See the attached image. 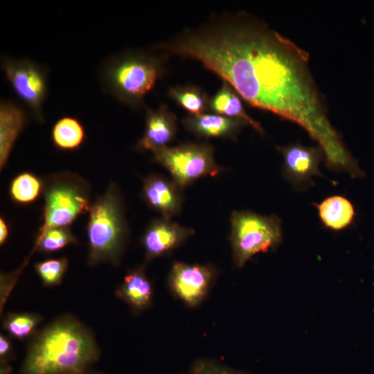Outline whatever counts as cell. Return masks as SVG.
Instances as JSON below:
<instances>
[{
	"instance_id": "3",
	"label": "cell",
	"mask_w": 374,
	"mask_h": 374,
	"mask_svg": "<svg viewBox=\"0 0 374 374\" xmlns=\"http://www.w3.org/2000/svg\"><path fill=\"white\" fill-rule=\"evenodd\" d=\"M87 226V264L119 263L127 241L128 229L118 186L111 183L91 204Z\"/></svg>"
},
{
	"instance_id": "11",
	"label": "cell",
	"mask_w": 374,
	"mask_h": 374,
	"mask_svg": "<svg viewBox=\"0 0 374 374\" xmlns=\"http://www.w3.org/2000/svg\"><path fill=\"white\" fill-rule=\"evenodd\" d=\"M194 233L193 229L165 218L155 219L148 226L142 238L146 260L169 253Z\"/></svg>"
},
{
	"instance_id": "28",
	"label": "cell",
	"mask_w": 374,
	"mask_h": 374,
	"mask_svg": "<svg viewBox=\"0 0 374 374\" xmlns=\"http://www.w3.org/2000/svg\"><path fill=\"white\" fill-rule=\"evenodd\" d=\"M0 374H12V371L8 363L0 362Z\"/></svg>"
},
{
	"instance_id": "8",
	"label": "cell",
	"mask_w": 374,
	"mask_h": 374,
	"mask_svg": "<svg viewBox=\"0 0 374 374\" xmlns=\"http://www.w3.org/2000/svg\"><path fill=\"white\" fill-rule=\"evenodd\" d=\"M2 66L15 92L28 105L35 118L42 123V105L47 90L44 70L28 60L3 58Z\"/></svg>"
},
{
	"instance_id": "26",
	"label": "cell",
	"mask_w": 374,
	"mask_h": 374,
	"mask_svg": "<svg viewBox=\"0 0 374 374\" xmlns=\"http://www.w3.org/2000/svg\"><path fill=\"white\" fill-rule=\"evenodd\" d=\"M15 353L12 344L8 337L0 335V362L9 363L14 359Z\"/></svg>"
},
{
	"instance_id": "29",
	"label": "cell",
	"mask_w": 374,
	"mask_h": 374,
	"mask_svg": "<svg viewBox=\"0 0 374 374\" xmlns=\"http://www.w3.org/2000/svg\"><path fill=\"white\" fill-rule=\"evenodd\" d=\"M69 374H104V373H102V372H100V371H93V370H91V369H87V370H85V371H79V372H76V373H69Z\"/></svg>"
},
{
	"instance_id": "18",
	"label": "cell",
	"mask_w": 374,
	"mask_h": 374,
	"mask_svg": "<svg viewBox=\"0 0 374 374\" xmlns=\"http://www.w3.org/2000/svg\"><path fill=\"white\" fill-rule=\"evenodd\" d=\"M240 97L229 83L224 82L220 90L210 98L209 109L215 114L242 120L258 132L263 133L260 123L245 112Z\"/></svg>"
},
{
	"instance_id": "15",
	"label": "cell",
	"mask_w": 374,
	"mask_h": 374,
	"mask_svg": "<svg viewBox=\"0 0 374 374\" xmlns=\"http://www.w3.org/2000/svg\"><path fill=\"white\" fill-rule=\"evenodd\" d=\"M116 295L135 314L141 312L151 305L153 287L145 274L144 266L132 269L125 275L116 290Z\"/></svg>"
},
{
	"instance_id": "23",
	"label": "cell",
	"mask_w": 374,
	"mask_h": 374,
	"mask_svg": "<svg viewBox=\"0 0 374 374\" xmlns=\"http://www.w3.org/2000/svg\"><path fill=\"white\" fill-rule=\"evenodd\" d=\"M77 242L78 240L69 227H57L38 235L35 247L39 252L49 253Z\"/></svg>"
},
{
	"instance_id": "7",
	"label": "cell",
	"mask_w": 374,
	"mask_h": 374,
	"mask_svg": "<svg viewBox=\"0 0 374 374\" xmlns=\"http://www.w3.org/2000/svg\"><path fill=\"white\" fill-rule=\"evenodd\" d=\"M152 153L153 161L169 172L181 190L199 178L215 177L224 170L215 162L213 147L207 143H185Z\"/></svg>"
},
{
	"instance_id": "25",
	"label": "cell",
	"mask_w": 374,
	"mask_h": 374,
	"mask_svg": "<svg viewBox=\"0 0 374 374\" xmlns=\"http://www.w3.org/2000/svg\"><path fill=\"white\" fill-rule=\"evenodd\" d=\"M190 374H242L213 361L201 359L191 366Z\"/></svg>"
},
{
	"instance_id": "13",
	"label": "cell",
	"mask_w": 374,
	"mask_h": 374,
	"mask_svg": "<svg viewBox=\"0 0 374 374\" xmlns=\"http://www.w3.org/2000/svg\"><path fill=\"white\" fill-rule=\"evenodd\" d=\"M177 130L176 116L162 104L157 110L148 109L146 112L144 133L136 149L152 152L164 148L175 137Z\"/></svg>"
},
{
	"instance_id": "4",
	"label": "cell",
	"mask_w": 374,
	"mask_h": 374,
	"mask_svg": "<svg viewBox=\"0 0 374 374\" xmlns=\"http://www.w3.org/2000/svg\"><path fill=\"white\" fill-rule=\"evenodd\" d=\"M163 60L143 53H127L110 60L103 68L105 89L121 102L139 108L145 95L163 74Z\"/></svg>"
},
{
	"instance_id": "21",
	"label": "cell",
	"mask_w": 374,
	"mask_h": 374,
	"mask_svg": "<svg viewBox=\"0 0 374 374\" xmlns=\"http://www.w3.org/2000/svg\"><path fill=\"white\" fill-rule=\"evenodd\" d=\"M170 97L190 115L204 114L209 109L210 98L199 87L193 85L177 86L170 89Z\"/></svg>"
},
{
	"instance_id": "20",
	"label": "cell",
	"mask_w": 374,
	"mask_h": 374,
	"mask_svg": "<svg viewBox=\"0 0 374 374\" xmlns=\"http://www.w3.org/2000/svg\"><path fill=\"white\" fill-rule=\"evenodd\" d=\"M44 182L37 175L24 172L11 181L9 195L12 200L19 204L34 202L43 193Z\"/></svg>"
},
{
	"instance_id": "10",
	"label": "cell",
	"mask_w": 374,
	"mask_h": 374,
	"mask_svg": "<svg viewBox=\"0 0 374 374\" xmlns=\"http://www.w3.org/2000/svg\"><path fill=\"white\" fill-rule=\"evenodd\" d=\"M280 150L283 157V176L297 189L309 186L312 177L321 175L319 164L323 153L319 147L296 143L280 148Z\"/></svg>"
},
{
	"instance_id": "19",
	"label": "cell",
	"mask_w": 374,
	"mask_h": 374,
	"mask_svg": "<svg viewBox=\"0 0 374 374\" xmlns=\"http://www.w3.org/2000/svg\"><path fill=\"white\" fill-rule=\"evenodd\" d=\"M51 138L58 149L73 151L78 149L84 143L86 138L85 129L78 119L64 116L54 124Z\"/></svg>"
},
{
	"instance_id": "6",
	"label": "cell",
	"mask_w": 374,
	"mask_h": 374,
	"mask_svg": "<svg viewBox=\"0 0 374 374\" xmlns=\"http://www.w3.org/2000/svg\"><path fill=\"white\" fill-rule=\"evenodd\" d=\"M230 222V242L237 267H242L258 253L275 249L282 241L281 221L275 215L235 211L231 215Z\"/></svg>"
},
{
	"instance_id": "24",
	"label": "cell",
	"mask_w": 374,
	"mask_h": 374,
	"mask_svg": "<svg viewBox=\"0 0 374 374\" xmlns=\"http://www.w3.org/2000/svg\"><path fill=\"white\" fill-rule=\"evenodd\" d=\"M69 265L66 257L47 259L35 265V269L45 286L61 283Z\"/></svg>"
},
{
	"instance_id": "14",
	"label": "cell",
	"mask_w": 374,
	"mask_h": 374,
	"mask_svg": "<svg viewBox=\"0 0 374 374\" xmlns=\"http://www.w3.org/2000/svg\"><path fill=\"white\" fill-rule=\"evenodd\" d=\"M185 127L199 137L231 138L244 125V121L217 114L189 115L182 121Z\"/></svg>"
},
{
	"instance_id": "17",
	"label": "cell",
	"mask_w": 374,
	"mask_h": 374,
	"mask_svg": "<svg viewBox=\"0 0 374 374\" xmlns=\"http://www.w3.org/2000/svg\"><path fill=\"white\" fill-rule=\"evenodd\" d=\"M321 223L328 229L341 231L354 221L355 211L353 204L341 195L328 197L316 204Z\"/></svg>"
},
{
	"instance_id": "16",
	"label": "cell",
	"mask_w": 374,
	"mask_h": 374,
	"mask_svg": "<svg viewBox=\"0 0 374 374\" xmlns=\"http://www.w3.org/2000/svg\"><path fill=\"white\" fill-rule=\"evenodd\" d=\"M26 121L24 112L17 105L1 101L0 105V169L5 167L11 150Z\"/></svg>"
},
{
	"instance_id": "5",
	"label": "cell",
	"mask_w": 374,
	"mask_h": 374,
	"mask_svg": "<svg viewBox=\"0 0 374 374\" xmlns=\"http://www.w3.org/2000/svg\"><path fill=\"white\" fill-rule=\"evenodd\" d=\"M44 206L39 235L57 227H69L91 206V190L80 176L64 172L49 176L44 181Z\"/></svg>"
},
{
	"instance_id": "12",
	"label": "cell",
	"mask_w": 374,
	"mask_h": 374,
	"mask_svg": "<svg viewBox=\"0 0 374 374\" xmlns=\"http://www.w3.org/2000/svg\"><path fill=\"white\" fill-rule=\"evenodd\" d=\"M142 197L152 209L170 220L180 213L182 204L181 190L172 180L150 175L143 179Z\"/></svg>"
},
{
	"instance_id": "1",
	"label": "cell",
	"mask_w": 374,
	"mask_h": 374,
	"mask_svg": "<svg viewBox=\"0 0 374 374\" xmlns=\"http://www.w3.org/2000/svg\"><path fill=\"white\" fill-rule=\"evenodd\" d=\"M155 48L200 61L251 106L301 125L318 143L327 165L348 159L311 74L308 53L263 21L244 12L222 15Z\"/></svg>"
},
{
	"instance_id": "27",
	"label": "cell",
	"mask_w": 374,
	"mask_h": 374,
	"mask_svg": "<svg viewBox=\"0 0 374 374\" xmlns=\"http://www.w3.org/2000/svg\"><path fill=\"white\" fill-rule=\"evenodd\" d=\"M9 235L8 224L2 217L0 218V244H3Z\"/></svg>"
},
{
	"instance_id": "22",
	"label": "cell",
	"mask_w": 374,
	"mask_h": 374,
	"mask_svg": "<svg viewBox=\"0 0 374 374\" xmlns=\"http://www.w3.org/2000/svg\"><path fill=\"white\" fill-rule=\"evenodd\" d=\"M42 319L38 314L12 312L7 314L2 326L10 337L24 340L35 333Z\"/></svg>"
},
{
	"instance_id": "2",
	"label": "cell",
	"mask_w": 374,
	"mask_h": 374,
	"mask_svg": "<svg viewBox=\"0 0 374 374\" xmlns=\"http://www.w3.org/2000/svg\"><path fill=\"white\" fill-rule=\"evenodd\" d=\"M100 349L91 332L71 315L57 317L31 341L20 374H69L90 369Z\"/></svg>"
},
{
	"instance_id": "9",
	"label": "cell",
	"mask_w": 374,
	"mask_h": 374,
	"mask_svg": "<svg viewBox=\"0 0 374 374\" xmlns=\"http://www.w3.org/2000/svg\"><path fill=\"white\" fill-rule=\"evenodd\" d=\"M216 270L210 265L173 263L168 283L173 293L187 305H198L206 297L215 276Z\"/></svg>"
}]
</instances>
